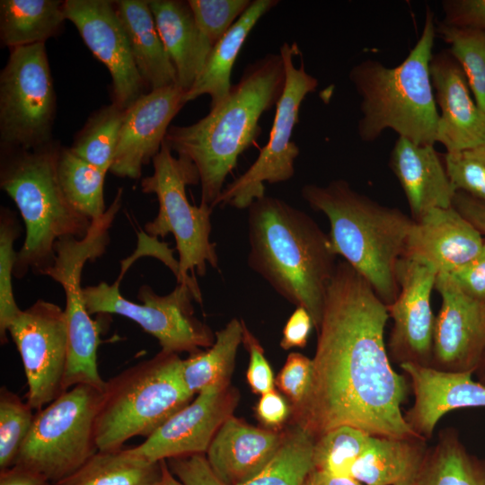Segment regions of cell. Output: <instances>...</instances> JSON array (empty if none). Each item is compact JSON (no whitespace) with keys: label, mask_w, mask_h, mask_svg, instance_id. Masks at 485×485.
<instances>
[{"label":"cell","mask_w":485,"mask_h":485,"mask_svg":"<svg viewBox=\"0 0 485 485\" xmlns=\"http://www.w3.org/2000/svg\"><path fill=\"white\" fill-rule=\"evenodd\" d=\"M389 318L371 285L339 261L317 331L310 391L293 410L294 423L314 439L340 426L375 436H419L401 413L407 384L392 367L384 343Z\"/></svg>","instance_id":"obj_1"},{"label":"cell","mask_w":485,"mask_h":485,"mask_svg":"<svg viewBox=\"0 0 485 485\" xmlns=\"http://www.w3.org/2000/svg\"><path fill=\"white\" fill-rule=\"evenodd\" d=\"M285 86L280 54L249 64L226 99L196 123L170 126L164 142L191 161L199 175L200 204L216 207L226 176L260 133V117L277 105Z\"/></svg>","instance_id":"obj_2"},{"label":"cell","mask_w":485,"mask_h":485,"mask_svg":"<svg viewBox=\"0 0 485 485\" xmlns=\"http://www.w3.org/2000/svg\"><path fill=\"white\" fill-rule=\"evenodd\" d=\"M248 265L278 294L305 308L318 331L337 255L306 213L270 196L248 207Z\"/></svg>","instance_id":"obj_3"},{"label":"cell","mask_w":485,"mask_h":485,"mask_svg":"<svg viewBox=\"0 0 485 485\" xmlns=\"http://www.w3.org/2000/svg\"><path fill=\"white\" fill-rule=\"evenodd\" d=\"M301 194L330 223L333 252L343 257L387 305L399 294L397 265L413 219L355 190L345 180L327 185L305 184Z\"/></svg>","instance_id":"obj_4"},{"label":"cell","mask_w":485,"mask_h":485,"mask_svg":"<svg viewBox=\"0 0 485 485\" xmlns=\"http://www.w3.org/2000/svg\"><path fill=\"white\" fill-rule=\"evenodd\" d=\"M436 35L434 13L428 8L421 34L401 63L388 67L367 58L352 66L348 78L361 98L362 141L374 142L392 129L419 145L436 143L439 114L429 71Z\"/></svg>","instance_id":"obj_5"},{"label":"cell","mask_w":485,"mask_h":485,"mask_svg":"<svg viewBox=\"0 0 485 485\" xmlns=\"http://www.w3.org/2000/svg\"><path fill=\"white\" fill-rule=\"evenodd\" d=\"M61 148L53 140L33 149L1 148L0 187L16 204L26 229L16 253L17 278L30 270L41 274L54 260L56 242L84 237L92 224L62 190L57 173Z\"/></svg>","instance_id":"obj_6"},{"label":"cell","mask_w":485,"mask_h":485,"mask_svg":"<svg viewBox=\"0 0 485 485\" xmlns=\"http://www.w3.org/2000/svg\"><path fill=\"white\" fill-rule=\"evenodd\" d=\"M181 360L161 350L106 381L95 420L98 451L119 450L136 436L147 438L191 401Z\"/></svg>","instance_id":"obj_7"},{"label":"cell","mask_w":485,"mask_h":485,"mask_svg":"<svg viewBox=\"0 0 485 485\" xmlns=\"http://www.w3.org/2000/svg\"><path fill=\"white\" fill-rule=\"evenodd\" d=\"M152 162L154 172L142 179L141 190L156 196L159 210L154 219L145 225V231L154 238L173 235L179 255L177 283L188 285L195 301L201 304V291L194 273L203 277L207 264L213 268L218 265L216 243L209 240L213 207L189 202L186 187L199 183L198 172L191 161L175 157L163 141Z\"/></svg>","instance_id":"obj_8"},{"label":"cell","mask_w":485,"mask_h":485,"mask_svg":"<svg viewBox=\"0 0 485 485\" xmlns=\"http://www.w3.org/2000/svg\"><path fill=\"white\" fill-rule=\"evenodd\" d=\"M119 208L117 202L111 203L101 218L92 221L84 237L58 240L55 244L52 264L40 274L60 284L66 295L67 362L64 392L78 384L91 385L102 391L106 383L98 370L100 327L85 306L81 277L85 263L95 260L105 252L110 240L109 230Z\"/></svg>","instance_id":"obj_9"},{"label":"cell","mask_w":485,"mask_h":485,"mask_svg":"<svg viewBox=\"0 0 485 485\" xmlns=\"http://www.w3.org/2000/svg\"><path fill=\"white\" fill-rule=\"evenodd\" d=\"M101 392L78 384L37 410L15 464L53 484L80 469L98 451L94 430Z\"/></svg>","instance_id":"obj_10"},{"label":"cell","mask_w":485,"mask_h":485,"mask_svg":"<svg viewBox=\"0 0 485 485\" xmlns=\"http://www.w3.org/2000/svg\"><path fill=\"white\" fill-rule=\"evenodd\" d=\"M285 70V86L276 105L269 137L254 163L239 177L224 187L216 206L229 205L242 209L265 196L264 182L275 184L290 180L300 150L292 135L299 122L300 107L307 94L314 92L318 80L306 72L295 42H284L279 48Z\"/></svg>","instance_id":"obj_11"},{"label":"cell","mask_w":485,"mask_h":485,"mask_svg":"<svg viewBox=\"0 0 485 485\" xmlns=\"http://www.w3.org/2000/svg\"><path fill=\"white\" fill-rule=\"evenodd\" d=\"M56 93L45 43L12 48L0 74L1 148L52 141Z\"/></svg>","instance_id":"obj_12"},{"label":"cell","mask_w":485,"mask_h":485,"mask_svg":"<svg viewBox=\"0 0 485 485\" xmlns=\"http://www.w3.org/2000/svg\"><path fill=\"white\" fill-rule=\"evenodd\" d=\"M119 278L113 284L101 282L83 287V298L89 313H113L137 322L145 331L156 338L162 350L190 355L209 348L216 335L194 316L190 287L177 283L166 295H159L147 285L140 287L137 304L125 298L119 290Z\"/></svg>","instance_id":"obj_13"},{"label":"cell","mask_w":485,"mask_h":485,"mask_svg":"<svg viewBox=\"0 0 485 485\" xmlns=\"http://www.w3.org/2000/svg\"><path fill=\"white\" fill-rule=\"evenodd\" d=\"M21 356L28 384L27 402L39 410L64 393L67 362L65 311L38 299L8 328Z\"/></svg>","instance_id":"obj_14"},{"label":"cell","mask_w":485,"mask_h":485,"mask_svg":"<svg viewBox=\"0 0 485 485\" xmlns=\"http://www.w3.org/2000/svg\"><path fill=\"white\" fill-rule=\"evenodd\" d=\"M64 11L90 51L108 68L112 103L122 109L130 107L145 94L146 86L135 65L114 1L66 0Z\"/></svg>","instance_id":"obj_15"},{"label":"cell","mask_w":485,"mask_h":485,"mask_svg":"<svg viewBox=\"0 0 485 485\" xmlns=\"http://www.w3.org/2000/svg\"><path fill=\"white\" fill-rule=\"evenodd\" d=\"M436 271L419 261L401 258L397 265L399 294L387 306L392 328L387 344L391 361L430 366L436 317L431 307Z\"/></svg>","instance_id":"obj_16"},{"label":"cell","mask_w":485,"mask_h":485,"mask_svg":"<svg viewBox=\"0 0 485 485\" xmlns=\"http://www.w3.org/2000/svg\"><path fill=\"white\" fill-rule=\"evenodd\" d=\"M442 304L436 317L430 366L473 375L485 353L483 304L466 295L446 273L436 275Z\"/></svg>","instance_id":"obj_17"},{"label":"cell","mask_w":485,"mask_h":485,"mask_svg":"<svg viewBox=\"0 0 485 485\" xmlns=\"http://www.w3.org/2000/svg\"><path fill=\"white\" fill-rule=\"evenodd\" d=\"M237 401V392L229 385L207 388L131 449L152 462L204 454L221 426L233 416Z\"/></svg>","instance_id":"obj_18"},{"label":"cell","mask_w":485,"mask_h":485,"mask_svg":"<svg viewBox=\"0 0 485 485\" xmlns=\"http://www.w3.org/2000/svg\"><path fill=\"white\" fill-rule=\"evenodd\" d=\"M185 93L178 84L152 90L127 109L111 173L134 180L141 177L143 166L159 153L171 121L186 104Z\"/></svg>","instance_id":"obj_19"},{"label":"cell","mask_w":485,"mask_h":485,"mask_svg":"<svg viewBox=\"0 0 485 485\" xmlns=\"http://www.w3.org/2000/svg\"><path fill=\"white\" fill-rule=\"evenodd\" d=\"M429 71L440 110L436 142L447 153L484 144L485 111L473 101L463 70L447 48L433 54Z\"/></svg>","instance_id":"obj_20"},{"label":"cell","mask_w":485,"mask_h":485,"mask_svg":"<svg viewBox=\"0 0 485 485\" xmlns=\"http://www.w3.org/2000/svg\"><path fill=\"white\" fill-rule=\"evenodd\" d=\"M483 241L454 206L433 208L413 222L401 258L426 264L437 274H451L478 254Z\"/></svg>","instance_id":"obj_21"},{"label":"cell","mask_w":485,"mask_h":485,"mask_svg":"<svg viewBox=\"0 0 485 485\" xmlns=\"http://www.w3.org/2000/svg\"><path fill=\"white\" fill-rule=\"evenodd\" d=\"M410 380L414 401L404 414L411 430L425 440L432 437L447 412L485 407V386L468 373H452L406 363L400 366Z\"/></svg>","instance_id":"obj_22"},{"label":"cell","mask_w":485,"mask_h":485,"mask_svg":"<svg viewBox=\"0 0 485 485\" xmlns=\"http://www.w3.org/2000/svg\"><path fill=\"white\" fill-rule=\"evenodd\" d=\"M283 436L284 432L256 428L231 416L215 435L206 458L224 485H242L265 468Z\"/></svg>","instance_id":"obj_23"},{"label":"cell","mask_w":485,"mask_h":485,"mask_svg":"<svg viewBox=\"0 0 485 485\" xmlns=\"http://www.w3.org/2000/svg\"><path fill=\"white\" fill-rule=\"evenodd\" d=\"M389 165L405 194L414 221L430 209L453 207L456 191L447 175L443 154L434 146L398 137Z\"/></svg>","instance_id":"obj_24"},{"label":"cell","mask_w":485,"mask_h":485,"mask_svg":"<svg viewBox=\"0 0 485 485\" xmlns=\"http://www.w3.org/2000/svg\"><path fill=\"white\" fill-rule=\"evenodd\" d=\"M159 35L186 93L202 72L213 46L199 31L188 1L148 0Z\"/></svg>","instance_id":"obj_25"},{"label":"cell","mask_w":485,"mask_h":485,"mask_svg":"<svg viewBox=\"0 0 485 485\" xmlns=\"http://www.w3.org/2000/svg\"><path fill=\"white\" fill-rule=\"evenodd\" d=\"M137 69L149 91L177 84L175 67L146 0L114 1Z\"/></svg>","instance_id":"obj_26"},{"label":"cell","mask_w":485,"mask_h":485,"mask_svg":"<svg viewBox=\"0 0 485 485\" xmlns=\"http://www.w3.org/2000/svg\"><path fill=\"white\" fill-rule=\"evenodd\" d=\"M278 3L277 0L251 1L248 9L213 46L202 72L185 93L186 103L207 94L212 109L226 99L233 87L232 70L247 37L260 19Z\"/></svg>","instance_id":"obj_27"},{"label":"cell","mask_w":485,"mask_h":485,"mask_svg":"<svg viewBox=\"0 0 485 485\" xmlns=\"http://www.w3.org/2000/svg\"><path fill=\"white\" fill-rule=\"evenodd\" d=\"M422 437L372 436L350 477L364 485H409L428 448Z\"/></svg>","instance_id":"obj_28"},{"label":"cell","mask_w":485,"mask_h":485,"mask_svg":"<svg viewBox=\"0 0 485 485\" xmlns=\"http://www.w3.org/2000/svg\"><path fill=\"white\" fill-rule=\"evenodd\" d=\"M409 485H485V458L472 454L457 430L443 429Z\"/></svg>","instance_id":"obj_29"},{"label":"cell","mask_w":485,"mask_h":485,"mask_svg":"<svg viewBox=\"0 0 485 485\" xmlns=\"http://www.w3.org/2000/svg\"><path fill=\"white\" fill-rule=\"evenodd\" d=\"M66 20L64 1L1 0L2 45L12 49L45 43L60 32Z\"/></svg>","instance_id":"obj_30"},{"label":"cell","mask_w":485,"mask_h":485,"mask_svg":"<svg viewBox=\"0 0 485 485\" xmlns=\"http://www.w3.org/2000/svg\"><path fill=\"white\" fill-rule=\"evenodd\" d=\"M162 461L152 462L131 448L97 451L80 469L54 485H158Z\"/></svg>","instance_id":"obj_31"},{"label":"cell","mask_w":485,"mask_h":485,"mask_svg":"<svg viewBox=\"0 0 485 485\" xmlns=\"http://www.w3.org/2000/svg\"><path fill=\"white\" fill-rule=\"evenodd\" d=\"M242 333V320L234 318L216 332L211 347L181 360L182 379L192 394L212 386L229 385Z\"/></svg>","instance_id":"obj_32"},{"label":"cell","mask_w":485,"mask_h":485,"mask_svg":"<svg viewBox=\"0 0 485 485\" xmlns=\"http://www.w3.org/2000/svg\"><path fill=\"white\" fill-rule=\"evenodd\" d=\"M58 180L62 190L72 207L91 221L106 212L104 181L106 172L75 155L68 147L60 150Z\"/></svg>","instance_id":"obj_33"},{"label":"cell","mask_w":485,"mask_h":485,"mask_svg":"<svg viewBox=\"0 0 485 485\" xmlns=\"http://www.w3.org/2000/svg\"><path fill=\"white\" fill-rule=\"evenodd\" d=\"M313 436L299 425L284 432L275 455L254 478L242 485H302L313 470Z\"/></svg>","instance_id":"obj_34"},{"label":"cell","mask_w":485,"mask_h":485,"mask_svg":"<svg viewBox=\"0 0 485 485\" xmlns=\"http://www.w3.org/2000/svg\"><path fill=\"white\" fill-rule=\"evenodd\" d=\"M127 109L111 102L92 114L70 150L88 163L109 172L113 163Z\"/></svg>","instance_id":"obj_35"},{"label":"cell","mask_w":485,"mask_h":485,"mask_svg":"<svg viewBox=\"0 0 485 485\" xmlns=\"http://www.w3.org/2000/svg\"><path fill=\"white\" fill-rule=\"evenodd\" d=\"M371 436L351 426L329 430L314 440L313 469L350 477L352 466L367 447Z\"/></svg>","instance_id":"obj_36"},{"label":"cell","mask_w":485,"mask_h":485,"mask_svg":"<svg viewBox=\"0 0 485 485\" xmlns=\"http://www.w3.org/2000/svg\"><path fill=\"white\" fill-rule=\"evenodd\" d=\"M436 34L463 70L477 105L485 111V31L438 22Z\"/></svg>","instance_id":"obj_37"},{"label":"cell","mask_w":485,"mask_h":485,"mask_svg":"<svg viewBox=\"0 0 485 485\" xmlns=\"http://www.w3.org/2000/svg\"><path fill=\"white\" fill-rule=\"evenodd\" d=\"M21 234L16 215L7 207L0 212V339L7 342L10 324L21 313L13 295L12 276L13 275L17 251L14 241Z\"/></svg>","instance_id":"obj_38"},{"label":"cell","mask_w":485,"mask_h":485,"mask_svg":"<svg viewBox=\"0 0 485 485\" xmlns=\"http://www.w3.org/2000/svg\"><path fill=\"white\" fill-rule=\"evenodd\" d=\"M27 401L5 387L0 390V469L13 466L31 430L34 414Z\"/></svg>","instance_id":"obj_39"},{"label":"cell","mask_w":485,"mask_h":485,"mask_svg":"<svg viewBox=\"0 0 485 485\" xmlns=\"http://www.w3.org/2000/svg\"><path fill=\"white\" fill-rule=\"evenodd\" d=\"M447 175L455 191L485 201V143L443 154Z\"/></svg>","instance_id":"obj_40"},{"label":"cell","mask_w":485,"mask_h":485,"mask_svg":"<svg viewBox=\"0 0 485 485\" xmlns=\"http://www.w3.org/2000/svg\"><path fill=\"white\" fill-rule=\"evenodd\" d=\"M251 0H188L195 22L214 46L248 9Z\"/></svg>","instance_id":"obj_41"},{"label":"cell","mask_w":485,"mask_h":485,"mask_svg":"<svg viewBox=\"0 0 485 485\" xmlns=\"http://www.w3.org/2000/svg\"><path fill=\"white\" fill-rule=\"evenodd\" d=\"M312 378L313 359L301 353H290L276 379V384L293 403V410L301 406L306 399Z\"/></svg>","instance_id":"obj_42"},{"label":"cell","mask_w":485,"mask_h":485,"mask_svg":"<svg viewBox=\"0 0 485 485\" xmlns=\"http://www.w3.org/2000/svg\"><path fill=\"white\" fill-rule=\"evenodd\" d=\"M242 328V343L250 357L246 374L247 382L253 392L262 395L274 390L273 372L264 355L262 346L243 321Z\"/></svg>","instance_id":"obj_43"},{"label":"cell","mask_w":485,"mask_h":485,"mask_svg":"<svg viewBox=\"0 0 485 485\" xmlns=\"http://www.w3.org/2000/svg\"><path fill=\"white\" fill-rule=\"evenodd\" d=\"M168 460L170 471L182 485H224L211 470L203 454Z\"/></svg>","instance_id":"obj_44"},{"label":"cell","mask_w":485,"mask_h":485,"mask_svg":"<svg viewBox=\"0 0 485 485\" xmlns=\"http://www.w3.org/2000/svg\"><path fill=\"white\" fill-rule=\"evenodd\" d=\"M444 24L485 31V0H445Z\"/></svg>","instance_id":"obj_45"},{"label":"cell","mask_w":485,"mask_h":485,"mask_svg":"<svg viewBox=\"0 0 485 485\" xmlns=\"http://www.w3.org/2000/svg\"><path fill=\"white\" fill-rule=\"evenodd\" d=\"M449 275L466 295L485 303V236L478 254Z\"/></svg>","instance_id":"obj_46"},{"label":"cell","mask_w":485,"mask_h":485,"mask_svg":"<svg viewBox=\"0 0 485 485\" xmlns=\"http://www.w3.org/2000/svg\"><path fill=\"white\" fill-rule=\"evenodd\" d=\"M313 326V322L308 311L302 306H297L283 329L281 348L287 350L305 347Z\"/></svg>","instance_id":"obj_47"},{"label":"cell","mask_w":485,"mask_h":485,"mask_svg":"<svg viewBox=\"0 0 485 485\" xmlns=\"http://www.w3.org/2000/svg\"><path fill=\"white\" fill-rule=\"evenodd\" d=\"M289 413L288 406L284 398L272 390L261 395L256 406L258 419L265 426L277 428L282 425Z\"/></svg>","instance_id":"obj_48"},{"label":"cell","mask_w":485,"mask_h":485,"mask_svg":"<svg viewBox=\"0 0 485 485\" xmlns=\"http://www.w3.org/2000/svg\"><path fill=\"white\" fill-rule=\"evenodd\" d=\"M454 207L485 236V201L465 192L457 191Z\"/></svg>","instance_id":"obj_49"},{"label":"cell","mask_w":485,"mask_h":485,"mask_svg":"<svg viewBox=\"0 0 485 485\" xmlns=\"http://www.w3.org/2000/svg\"><path fill=\"white\" fill-rule=\"evenodd\" d=\"M50 483L41 473L18 464L0 472V485H50Z\"/></svg>","instance_id":"obj_50"},{"label":"cell","mask_w":485,"mask_h":485,"mask_svg":"<svg viewBox=\"0 0 485 485\" xmlns=\"http://www.w3.org/2000/svg\"><path fill=\"white\" fill-rule=\"evenodd\" d=\"M302 485H364L351 477L338 476L313 469Z\"/></svg>","instance_id":"obj_51"},{"label":"cell","mask_w":485,"mask_h":485,"mask_svg":"<svg viewBox=\"0 0 485 485\" xmlns=\"http://www.w3.org/2000/svg\"><path fill=\"white\" fill-rule=\"evenodd\" d=\"M163 474L158 485H182L170 471L165 460L162 461Z\"/></svg>","instance_id":"obj_52"},{"label":"cell","mask_w":485,"mask_h":485,"mask_svg":"<svg viewBox=\"0 0 485 485\" xmlns=\"http://www.w3.org/2000/svg\"><path fill=\"white\" fill-rule=\"evenodd\" d=\"M474 375L477 381L485 386V353Z\"/></svg>","instance_id":"obj_53"},{"label":"cell","mask_w":485,"mask_h":485,"mask_svg":"<svg viewBox=\"0 0 485 485\" xmlns=\"http://www.w3.org/2000/svg\"><path fill=\"white\" fill-rule=\"evenodd\" d=\"M483 315H484V319H485V303L483 304Z\"/></svg>","instance_id":"obj_54"}]
</instances>
